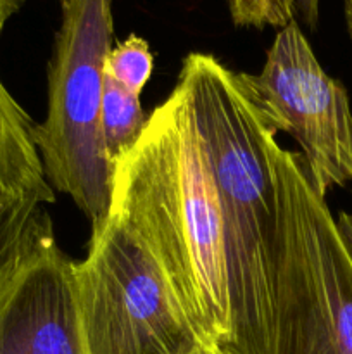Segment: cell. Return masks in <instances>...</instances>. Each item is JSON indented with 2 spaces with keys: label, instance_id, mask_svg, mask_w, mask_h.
Masks as SVG:
<instances>
[{
  "label": "cell",
  "instance_id": "8992f818",
  "mask_svg": "<svg viewBox=\"0 0 352 354\" xmlns=\"http://www.w3.org/2000/svg\"><path fill=\"white\" fill-rule=\"evenodd\" d=\"M248 100L271 131L300 145L321 197L352 182V109L345 86L317 62L297 21L280 28L259 75L238 73Z\"/></svg>",
  "mask_w": 352,
  "mask_h": 354
},
{
  "label": "cell",
  "instance_id": "9a60e30c",
  "mask_svg": "<svg viewBox=\"0 0 352 354\" xmlns=\"http://www.w3.org/2000/svg\"><path fill=\"white\" fill-rule=\"evenodd\" d=\"M335 221H337L338 232H340L342 239H344L345 245L352 256V213H340L338 220Z\"/></svg>",
  "mask_w": 352,
  "mask_h": 354
},
{
  "label": "cell",
  "instance_id": "7c38bea8",
  "mask_svg": "<svg viewBox=\"0 0 352 354\" xmlns=\"http://www.w3.org/2000/svg\"><path fill=\"white\" fill-rule=\"evenodd\" d=\"M231 19L237 26L285 28L295 21V0H231Z\"/></svg>",
  "mask_w": 352,
  "mask_h": 354
},
{
  "label": "cell",
  "instance_id": "3957f363",
  "mask_svg": "<svg viewBox=\"0 0 352 354\" xmlns=\"http://www.w3.org/2000/svg\"><path fill=\"white\" fill-rule=\"evenodd\" d=\"M268 138L278 203L269 354H352V256L300 152Z\"/></svg>",
  "mask_w": 352,
  "mask_h": 354
},
{
  "label": "cell",
  "instance_id": "4fadbf2b",
  "mask_svg": "<svg viewBox=\"0 0 352 354\" xmlns=\"http://www.w3.org/2000/svg\"><path fill=\"white\" fill-rule=\"evenodd\" d=\"M297 14L300 19L309 26L311 30L317 26V17H320V0H295Z\"/></svg>",
  "mask_w": 352,
  "mask_h": 354
},
{
  "label": "cell",
  "instance_id": "5b68a950",
  "mask_svg": "<svg viewBox=\"0 0 352 354\" xmlns=\"http://www.w3.org/2000/svg\"><path fill=\"white\" fill-rule=\"evenodd\" d=\"M75 296L85 354H190L207 344L150 251L113 214L75 263Z\"/></svg>",
  "mask_w": 352,
  "mask_h": 354
},
{
  "label": "cell",
  "instance_id": "e0dca14e",
  "mask_svg": "<svg viewBox=\"0 0 352 354\" xmlns=\"http://www.w3.org/2000/svg\"><path fill=\"white\" fill-rule=\"evenodd\" d=\"M345 23H347L349 35L352 38V0H345Z\"/></svg>",
  "mask_w": 352,
  "mask_h": 354
},
{
  "label": "cell",
  "instance_id": "52a82bcc",
  "mask_svg": "<svg viewBox=\"0 0 352 354\" xmlns=\"http://www.w3.org/2000/svg\"><path fill=\"white\" fill-rule=\"evenodd\" d=\"M0 354H85L75 261L55 239L0 275Z\"/></svg>",
  "mask_w": 352,
  "mask_h": 354
},
{
  "label": "cell",
  "instance_id": "5bb4252c",
  "mask_svg": "<svg viewBox=\"0 0 352 354\" xmlns=\"http://www.w3.org/2000/svg\"><path fill=\"white\" fill-rule=\"evenodd\" d=\"M26 0H0V35H2L3 28H6L7 21L19 12L21 7L24 6Z\"/></svg>",
  "mask_w": 352,
  "mask_h": 354
},
{
  "label": "cell",
  "instance_id": "8fae6325",
  "mask_svg": "<svg viewBox=\"0 0 352 354\" xmlns=\"http://www.w3.org/2000/svg\"><path fill=\"white\" fill-rule=\"evenodd\" d=\"M154 68V57L148 44L137 35H130L117 47L110 48L106 57L104 71L119 83L128 92L137 93L144 90Z\"/></svg>",
  "mask_w": 352,
  "mask_h": 354
},
{
  "label": "cell",
  "instance_id": "2e32d148",
  "mask_svg": "<svg viewBox=\"0 0 352 354\" xmlns=\"http://www.w3.org/2000/svg\"><path fill=\"white\" fill-rule=\"evenodd\" d=\"M190 354H224V353L221 351V349L217 348V346L206 344V346H200V348H197L195 351H192Z\"/></svg>",
  "mask_w": 352,
  "mask_h": 354
},
{
  "label": "cell",
  "instance_id": "d6986e66",
  "mask_svg": "<svg viewBox=\"0 0 352 354\" xmlns=\"http://www.w3.org/2000/svg\"><path fill=\"white\" fill-rule=\"evenodd\" d=\"M231 2V0H228V3H230Z\"/></svg>",
  "mask_w": 352,
  "mask_h": 354
},
{
  "label": "cell",
  "instance_id": "7a4b0ae2",
  "mask_svg": "<svg viewBox=\"0 0 352 354\" xmlns=\"http://www.w3.org/2000/svg\"><path fill=\"white\" fill-rule=\"evenodd\" d=\"M178 83L190 97L223 218L231 310L224 354H269L278 203L268 138L275 131L248 100L238 73L214 55H186Z\"/></svg>",
  "mask_w": 352,
  "mask_h": 354
},
{
  "label": "cell",
  "instance_id": "277c9868",
  "mask_svg": "<svg viewBox=\"0 0 352 354\" xmlns=\"http://www.w3.org/2000/svg\"><path fill=\"white\" fill-rule=\"evenodd\" d=\"M113 0H64L48 64V107L33 137L52 189L97 227L109 214L114 166L104 149V64L113 48Z\"/></svg>",
  "mask_w": 352,
  "mask_h": 354
},
{
  "label": "cell",
  "instance_id": "ac0fdd59",
  "mask_svg": "<svg viewBox=\"0 0 352 354\" xmlns=\"http://www.w3.org/2000/svg\"><path fill=\"white\" fill-rule=\"evenodd\" d=\"M59 2H61V3H62V2H64V0H59Z\"/></svg>",
  "mask_w": 352,
  "mask_h": 354
},
{
  "label": "cell",
  "instance_id": "ba28073f",
  "mask_svg": "<svg viewBox=\"0 0 352 354\" xmlns=\"http://www.w3.org/2000/svg\"><path fill=\"white\" fill-rule=\"evenodd\" d=\"M33 128V120L0 80V213L24 204L55 201Z\"/></svg>",
  "mask_w": 352,
  "mask_h": 354
},
{
  "label": "cell",
  "instance_id": "6da1fadb",
  "mask_svg": "<svg viewBox=\"0 0 352 354\" xmlns=\"http://www.w3.org/2000/svg\"><path fill=\"white\" fill-rule=\"evenodd\" d=\"M109 214L150 251L200 337H231L226 245L209 159L182 83L116 162Z\"/></svg>",
  "mask_w": 352,
  "mask_h": 354
},
{
  "label": "cell",
  "instance_id": "9c48e42d",
  "mask_svg": "<svg viewBox=\"0 0 352 354\" xmlns=\"http://www.w3.org/2000/svg\"><path fill=\"white\" fill-rule=\"evenodd\" d=\"M147 116L140 104V95L128 92L104 71L100 130L106 154L113 166L133 147L141 137Z\"/></svg>",
  "mask_w": 352,
  "mask_h": 354
},
{
  "label": "cell",
  "instance_id": "30bf717a",
  "mask_svg": "<svg viewBox=\"0 0 352 354\" xmlns=\"http://www.w3.org/2000/svg\"><path fill=\"white\" fill-rule=\"evenodd\" d=\"M54 225L43 204H24L0 213V275L10 265L52 241Z\"/></svg>",
  "mask_w": 352,
  "mask_h": 354
}]
</instances>
